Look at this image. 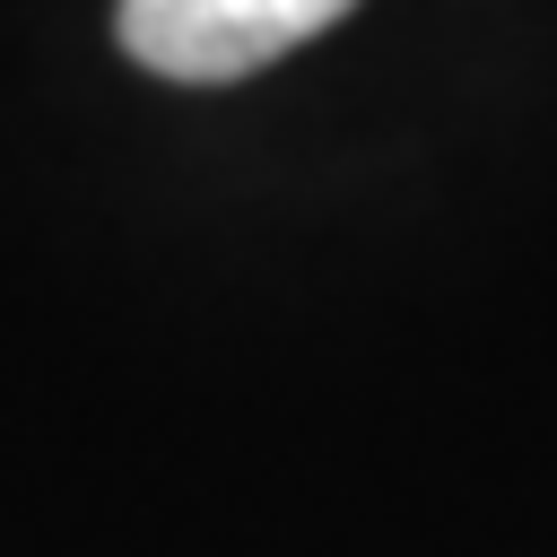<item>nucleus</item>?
<instances>
[{
  "instance_id": "obj_1",
  "label": "nucleus",
  "mask_w": 557,
  "mask_h": 557,
  "mask_svg": "<svg viewBox=\"0 0 557 557\" xmlns=\"http://www.w3.org/2000/svg\"><path fill=\"white\" fill-rule=\"evenodd\" d=\"M357 0H122V44L157 78L218 87V78L270 70L278 52L313 44Z\"/></svg>"
}]
</instances>
